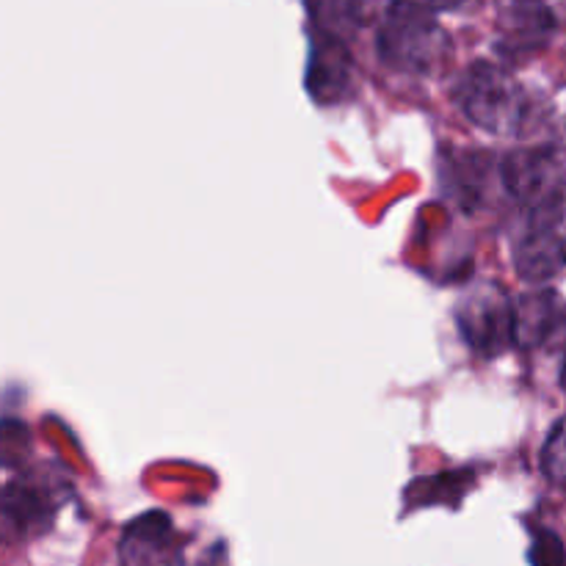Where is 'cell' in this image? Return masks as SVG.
Listing matches in <instances>:
<instances>
[{"mask_svg": "<svg viewBox=\"0 0 566 566\" xmlns=\"http://www.w3.org/2000/svg\"><path fill=\"white\" fill-rule=\"evenodd\" d=\"M459 111L492 136L523 138L542 125L536 97L501 64L473 61L453 86Z\"/></svg>", "mask_w": 566, "mask_h": 566, "instance_id": "1", "label": "cell"}, {"mask_svg": "<svg viewBox=\"0 0 566 566\" xmlns=\"http://www.w3.org/2000/svg\"><path fill=\"white\" fill-rule=\"evenodd\" d=\"M376 53L387 70L429 77L451 64L453 42L434 11L412 0H392L379 17Z\"/></svg>", "mask_w": 566, "mask_h": 566, "instance_id": "2", "label": "cell"}, {"mask_svg": "<svg viewBox=\"0 0 566 566\" xmlns=\"http://www.w3.org/2000/svg\"><path fill=\"white\" fill-rule=\"evenodd\" d=\"M462 340L479 357L495 359L517 346V304L497 282H475L457 307Z\"/></svg>", "mask_w": 566, "mask_h": 566, "instance_id": "3", "label": "cell"}, {"mask_svg": "<svg viewBox=\"0 0 566 566\" xmlns=\"http://www.w3.org/2000/svg\"><path fill=\"white\" fill-rule=\"evenodd\" d=\"M497 171H501L503 188L528 210L564 197L566 130L556 142L503 155Z\"/></svg>", "mask_w": 566, "mask_h": 566, "instance_id": "4", "label": "cell"}, {"mask_svg": "<svg viewBox=\"0 0 566 566\" xmlns=\"http://www.w3.org/2000/svg\"><path fill=\"white\" fill-rule=\"evenodd\" d=\"M564 197L528 210V227L514 247V269L525 282L553 280L566 265Z\"/></svg>", "mask_w": 566, "mask_h": 566, "instance_id": "5", "label": "cell"}, {"mask_svg": "<svg viewBox=\"0 0 566 566\" xmlns=\"http://www.w3.org/2000/svg\"><path fill=\"white\" fill-rule=\"evenodd\" d=\"M304 86L318 105H337L352 97L354 59L348 53V42L315 31Z\"/></svg>", "mask_w": 566, "mask_h": 566, "instance_id": "6", "label": "cell"}, {"mask_svg": "<svg viewBox=\"0 0 566 566\" xmlns=\"http://www.w3.org/2000/svg\"><path fill=\"white\" fill-rule=\"evenodd\" d=\"M119 558L125 566H186L175 525L166 512H147L127 523Z\"/></svg>", "mask_w": 566, "mask_h": 566, "instance_id": "7", "label": "cell"}, {"mask_svg": "<svg viewBox=\"0 0 566 566\" xmlns=\"http://www.w3.org/2000/svg\"><path fill=\"white\" fill-rule=\"evenodd\" d=\"M59 512V497L53 495V484L44 475H22L6 484L3 514L11 528L22 536L48 531Z\"/></svg>", "mask_w": 566, "mask_h": 566, "instance_id": "8", "label": "cell"}, {"mask_svg": "<svg viewBox=\"0 0 566 566\" xmlns=\"http://www.w3.org/2000/svg\"><path fill=\"white\" fill-rule=\"evenodd\" d=\"M566 332V302L551 287L517 298V346L539 348Z\"/></svg>", "mask_w": 566, "mask_h": 566, "instance_id": "9", "label": "cell"}, {"mask_svg": "<svg viewBox=\"0 0 566 566\" xmlns=\"http://www.w3.org/2000/svg\"><path fill=\"white\" fill-rule=\"evenodd\" d=\"M556 31V17L545 3H514L501 20V50L506 59H523L547 44Z\"/></svg>", "mask_w": 566, "mask_h": 566, "instance_id": "10", "label": "cell"}, {"mask_svg": "<svg viewBox=\"0 0 566 566\" xmlns=\"http://www.w3.org/2000/svg\"><path fill=\"white\" fill-rule=\"evenodd\" d=\"M381 0H307L315 31L346 42L357 28L368 25L379 14ZM381 17V14H379Z\"/></svg>", "mask_w": 566, "mask_h": 566, "instance_id": "11", "label": "cell"}, {"mask_svg": "<svg viewBox=\"0 0 566 566\" xmlns=\"http://www.w3.org/2000/svg\"><path fill=\"white\" fill-rule=\"evenodd\" d=\"M539 464L542 473H545V479L551 484L566 490V415L553 426L551 434H547L545 446H542Z\"/></svg>", "mask_w": 566, "mask_h": 566, "instance_id": "12", "label": "cell"}, {"mask_svg": "<svg viewBox=\"0 0 566 566\" xmlns=\"http://www.w3.org/2000/svg\"><path fill=\"white\" fill-rule=\"evenodd\" d=\"M531 566H566V547L556 531H536L528 551Z\"/></svg>", "mask_w": 566, "mask_h": 566, "instance_id": "13", "label": "cell"}, {"mask_svg": "<svg viewBox=\"0 0 566 566\" xmlns=\"http://www.w3.org/2000/svg\"><path fill=\"white\" fill-rule=\"evenodd\" d=\"M412 3L440 14V11H473L481 0H412Z\"/></svg>", "mask_w": 566, "mask_h": 566, "instance_id": "14", "label": "cell"}, {"mask_svg": "<svg viewBox=\"0 0 566 566\" xmlns=\"http://www.w3.org/2000/svg\"><path fill=\"white\" fill-rule=\"evenodd\" d=\"M512 3H545V0H512Z\"/></svg>", "mask_w": 566, "mask_h": 566, "instance_id": "15", "label": "cell"}, {"mask_svg": "<svg viewBox=\"0 0 566 566\" xmlns=\"http://www.w3.org/2000/svg\"><path fill=\"white\" fill-rule=\"evenodd\" d=\"M562 385L566 387V363H564V368H562Z\"/></svg>", "mask_w": 566, "mask_h": 566, "instance_id": "16", "label": "cell"}]
</instances>
